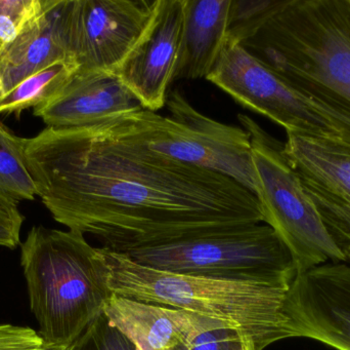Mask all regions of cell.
<instances>
[{
	"label": "cell",
	"mask_w": 350,
	"mask_h": 350,
	"mask_svg": "<svg viewBox=\"0 0 350 350\" xmlns=\"http://www.w3.org/2000/svg\"><path fill=\"white\" fill-rule=\"evenodd\" d=\"M23 147L53 219L106 250L263 222L256 195L234 179L150 150L106 123L47 127Z\"/></svg>",
	"instance_id": "obj_1"
},
{
	"label": "cell",
	"mask_w": 350,
	"mask_h": 350,
	"mask_svg": "<svg viewBox=\"0 0 350 350\" xmlns=\"http://www.w3.org/2000/svg\"><path fill=\"white\" fill-rule=\"evenodd\" d=\"M226 40L273 70L350 144V0H275L230 27Z\"/></svg>",
	"instance_id": "obj_2"
},
{
	"label": "cell",
	"mask_w": 350,
	"mask_h": 350,
	"mask_svg": "<svg viewBox=\"0 0 350 350\" xmlns=\"http://www.w3.org/2000/svg\"><path fill=\"white\" fill-rule=\"evenodd\" d=\"M102 249L110 271L109 284L117 295L222 321L256 350L300 337L289 312L292 286L175 275Z\"/></svg>",
	"instance_id": "obj_3"
},
{
	"label": "cell",
	"mask_w": 350,
	"mask_h": 350,
	"mask_svg": "<svg viewBox=\"0 0 350 350\" xmlns=\"http://www.w3.org/2000/svg\"><path fill=\"white\" fill-rule=\"evenodd\" d=\"M21 264L43 342L73 343L113 295L103 249L80 232L34 226L22 244Z\"/></svg>",
	"instance_id": "obj_4"
},
{
	"label": "cell",
	"mask_w": 350,
	"mask_h": 350,
	"mask_svg": "<svg viewBox=\"0 0 350 350\" xmlns=\"http://www.w3.org/2000/svg\"><path fill=\"white\" fill-rule=\"evenodd\" d=\"M118 253L142 266L191 277L292 286L298 275L289 249L267 224L237 226Z\"/></svg>",
	"instance_id": "obj_5"
},
{
	"label": "cell",
	"mask_w": 350,
	"mask_h": 350,
	"mask_svg": "<svg viewBox=\"0 0 350 350\" xmlns=\"http://www.w3.org/2000/svg\"><path fill=\"white\" fill-rule=\"evenodd\" d=\"M165 106L170 116L143 109L105 123L150 150L230 177L255 195L252 149L244 129L205 116L178 90L168 94Z\"/></svg>",
	"instance_id": "obj_6"
},
{
	"label": "cell",
	"mask_w": 350,
	"mask_h": 350,
	"mask_svg": "<svg viewBox=\"0 0 350 350\" xmlns=\"http://www.w3.org/2000/svg\"><path fill=\"white\" fill-rule=\"evenodd\" d=\"M248 133L263 222L278 234L293 257L297 275L331 263H345L290 164L284 143L248 115L239 114Z\"/></svg>",
	"instance_id": "obj_7"
},
{
	"label": "cell",
	"mask_w": 350,
	"mask_h": 350,
	"mask_svg": "<svg viewBox=\"0 0 350 350\" xmlns=\"http://www.w3.org/2000/svg\"><path fill=\"white\" fill-rule=\"evenodd\" d=\"M206 79L287 134L342 140L340 129L239 43L226 45Z\"/></svg>",
	"instance_id": "obj_8"
},
{
	"label": "cell",
	"mask_w": 350,
	"mask_h": 350,
	"mask_svg": "<svg viewBox=\"0 0 350 350\" xmlns=\"http://www.w3.org/2000/svg\"><path fill=\"white\" fill-rule=\"evenodd\" d=\"M157 0H66L69 55L79 71L115 73L151 24Z\"/></svg>",
	"instance_id": "obj_9"
},
{
	"label": "cell",
	"mask_w": 350,
	"mask_h": 350,
	"mask_svg": "<svg viewBox=\"0 0 350 350\" xmlns=\"http://www.w3.org/2000/svg\"><path fill=\"white\" fill-rule=\"evenodd\" d=\"M284 151L350 266V144L332 138L287 134Z\"/></svg>",
	"instance_id": "obj_10"
},
{
	"label": "cell",
	"mask_w": 350,
	"mask_h": 350,
	"mask_svg": "<svg viewBox=\"0 0 350 350\" xmlns=\"http://www.w3.org/2000/svg\"><path fill=\"white\" fill-rule=\"evenodd\" d=\"M187 0H157L149 28L116 70L144 108H163L174 82L185 26Z\"/></svg>",
	"instance_id": "obj_11"
},
{
	"label": "cell",
	"mask_w": 350,
	"mask_h": 350,
	"mask_svg": "<svg viewBox=\"0 0 350 350\" xmlns=\"http://www.w3.org/2000/svg\"><path fill=\"white\" fill-rule=\"evenodd\" d=\"M289 310L300 337L350 350V266L326 263L297 275Z\"/></svg>",
	"instance_id": "obj_12"
},
{
	"label": "cell",
	"mask_w": 350,
	"mask_h": 350,
	"mask_svg": "<svg viewBox=\"0 0 350 350\" xmlns=\"http://www.w3.org/2000/svg\"><path fill=\"white\" fill-rule=\"evenodd\" d=\"M143 109L141 101L116 74L78 70L57 95L34 108L33 114L47 127H82Z\"/></svg>",
	"instance_id": "obj_13"
},
{
	"label": "cell",
	"mask_w": 350,
	"mask_h": 350,
	"mask_svg": "<svg viewBox=\"0 0 350 350\" xmlns=\"http://www.w3.org/2000/svg\"><path fill=\"white\" fill-rule=\"evenodd\" d=\"M104 314L111 326L139 350H189L203 333L230 327L196 312L114 293L105 306Z\"/></svg>",
	"instance_id": "obj_14"
},
{
	"label": "cell",
	"mask_w": 350,
	"mask_h": 350,
	"mask_svg": "<svg viewBox=\"0 0 350 350\" xmlns=\"http://www.w3.org/2000/svg\"><path fill=\"white\" fill-rule=\"evenodd\" d=\"M66 0H53L44 14L0 51V98L23 80L69 55L65 29Z\"/></svg>",
	"instance_id": "obj_15"
},
{
	"label": "cell",
	"mask_w": 350,
	"mask_h": 350,
	"mask_svg": "<svg viewBox=\"0 0 350 350\" xmlns=\"http://www.w3.org/2000/svg\"><path fill=\"white\" fill-rule=\"evenodd\" d=\"M232 0H187L174 82L207 77L228 37Z\"/></svg>",
	"instance_id": "obj_16"
},
{
	"label": "cell",
	"mask_w": 350,
	"mask_h": 350,
	"mask_svg": "<svg viewBox=\"0 0 350 350\" xmlns=\"http://www.w3.org/2000/svg\"><path fill=\"white\" fill-rule=\"evenodd\" d=\"M79 65L74 59L62 60L23 80L0 98V114L36 108L57 95L77 73Z\"/></svg>",
	"instance_id": "obj_17"
},
{
	"label": "cell",
	"mask_w": 350,
	"mask_h": 350,
	"mask_svg": "<svg viewBox=\"0 0 350 350\" xmlns=\"http://www.w3.org/2000/svg\"><path fill=\"white\" fill-rule=\"evenodd\" d=\"M35 197L38 191L25 158L23 138L0 123V203L18 208Z\"/></svg>",
	"instance_id": "obj_18"
},
{
	"label": "cell",
	"mask_w": 350,
	"mask_h": 350,
	"mask_svg": "<svg viewBox=\"0 0 350 350\" xmlns=\"http://www.w3.org/2000/svg\"><path fill=\"white\" fill-rule=\"evenodd\" d=\"M53 0H0V51L28 30Z\"/></svg>",
	"instance_id": "obj_19"
},
{
	"label": "cell",
	"mask_w": 350,
	"mask_h": 350,
	"mask_svg": "<svg viewBox=\"0 0 350 350\" xmlns=\"http://www.w3.org/2000/svg\"><path fill=\"white\" fill-rule=\"evenodd\" d=\"M67 350H139L105 316L96 318Z\"/></svg>",
	"instance_id": "obj_20"
},
{
	"label": "cell",
	"mask_w": 350,
	"mask_h": 350,
	"mask_svg": "<svg viewBox=\"0 0 350 350\" xmlns=\"http://www.w3.org/2000/svg\"><path fill=\"white\" fill-rule=\"evenodd\" d=\"M43 340L28 327L0 325V350H36Z\"/></svg>",
	"instance_id": "obj_21"
},
{
	"label": "cell",
	"mask_w": 350,
	"mask_h": 350,
	"mask_svg": "<svg viewBox=\"0 0 350 350\" xmlns=\"http://www.w3.org/2000/svg\"><path fill=\"white\" fill-rule=\"evenodd\" d=\"M243 339L232 327L207 331L193 341L189 350H241Z\"/></svg>",
	"instance_id": "obj_22"
},
{
	"label": "cell",
	"mask_w": 350,
	"mask_h": 350,
	"mask_svg": "<svg viewBox=\"0 0 350 350\" xmlns=\"http://www.w3.org/2000/svg\"><path fill=\"white\" fill-rule=\"evenodd\" d=\"M25 217L18 208L0 203V247L14 250L21 244V228Z\"/></svg>",
	"instance_id": "obj_23"
},
{
	"label": "cell",
	"mask_w": 350,
	"mask_h": 350,
	"mask_svg": "<svg viewBox=\"0 0 350 350\" xmlns=\"http://www.w3.org/2000/svg\"><path fill=\"white\" fill-rule=\"evenodd\" d=\"M69 345H51L43 342L36 350H67Z\"/></svg>",
	"instance_id": "obj_24"
},
{
	"label": "cell",
	"mask_w": 350,
	"mask_h": 350,
	"mask_svg": "<svg viewBox=\"0 0 350 350\" xmlns=\"http://www.w3.org/2000/svg\"><path fill=\"white\" fill-rule=\"evenodd\" d=\"M241 350H256V349H255L254 345H251V343L243 342L242 349Z\"/></svg>",
	"instance_id": "obj_25"
}]
</instances>
